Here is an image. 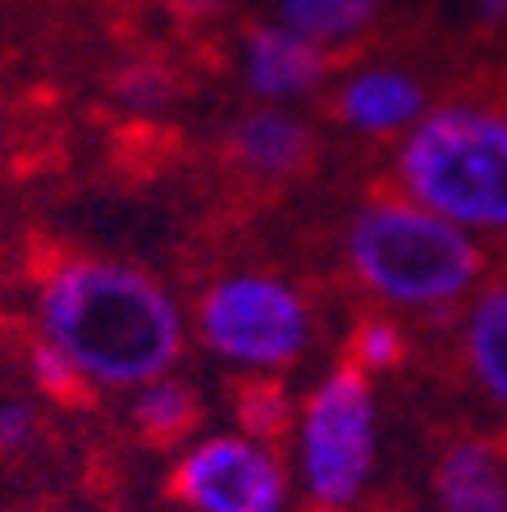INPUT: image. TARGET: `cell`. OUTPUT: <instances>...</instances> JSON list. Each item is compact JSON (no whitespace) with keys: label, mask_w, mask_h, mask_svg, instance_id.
I'll return each mask as SVG.
<instances>
[{"label":"cell","mask_w":507,"mask_h":512,"mask_svg":"<svg viewBox=\"0 0 507 512\" xmlns=\"http://www.w3.org/2000/svg\"><path fill=\"white\" fill-rule=\"evenodd\" d=\"M37 339L74 366L92 394H133L179 366L188 320L151 270L115 256H51L37 270Z\"/></svg>","instance_id":"6da1fadb"},{"label":"cell","mask_w":507,"mask_h":512,"mask_svg":"<svg viewBox=\"0 0 507 512\" xmlns=\"http://www.w3.org/2000/svg\"><path fill=\"white\" fill-rule=\"evenodd\" d=\"M343 261L370 302H380L384 311H416V316L457 307L476 293L485 275L480 238L407 202L402 192L370 197L352 211L343 234Z\"/></svg>","instance_id":"7a4b0ae2"},{"label":"cell","mask_w":507,"mask_h":512,"mask_svg":"<svg viewBox=\"0 0 507 512\" xmlns=\"http://www.w3.org/2000/svg\"><path fill=\"white\" fill-rule=\"evenodd\" d=\"M407 202L466 234H507V115L448 101L402 133L393 160Z\"/></svg>","instance_id":"3957f363"},{"label":"cell","mask_w":507,"mask_h":512,"mask_svg":"<svg viewBox=\"0 0 507 512\" xmlns=\"http://www.w3.org/2000/svg\"><path fill=\"white\" fill-rule=\"evenodd\" d=\"M380 471L375 380L338 362L311 384L293 416V485L311 512H352Z\"/></svg>","instance_id":"277c9868"},{"label":"cell","mask_w":507,"mask_h":512,"mask_svg":"<svg viewBox=\"0 0 507 512\" xmlns=\"http://www.w3.org/2000/svg\"><path fill=\"white\" fill-rule=\"evenodd\" d=\"M192 334L233 375H284L311 352L316 311L293 279L229 270L201 288Z\"/></svg>","instance_id":"5b68a950"},{"label":"cell","mask_w":507,"mask_h":512,"mask_svg":"<svg viewBox=\"0 0 507 512\" xmlns=\"http://www.w3.org/2000/svg\"><path fill=\"white\" fill-rule=\"evenodd\" d=\"M169 499L183 512H293V467L243 430L197 435L169 462Z\"/></svg>","instance_id":"8992f818"},{"label":"cell","mask_w":507,"mask_h":512,"mask_svg":"<svg viewBox=\"0 0 507 512\" xmlns=\"http://www.w3.org/2000/svg\"><path fill=\"white\" fill-rule=\"evenodd\" d=\"M238 60H243V83L252 96H261L265 106H284L297 96L316 92L329 74V51L307 37H297L279 19L247 23L243 42H238Z\"/></svg>","instance_id":"52a82bcc"},{"label":"cell","mask_w":507,"mask_h":512,"mask_svg":"<svg viewBox=\"0 0 507 512\" xmlns=\"http://www.w3.org/2000/svg\"><path fill=\"white\" fill-rule=\"evenodd\" d=\"M338 124H348L352 133L366 138H389V133H407L416 119L425 115V87L416 74L393 69V64H375V69H357L334 96Z\"/></svg>","instance_id":"ba28073f"},{"label":"cell","mask_w":507,"mask_h":512,"mask_svg":"<svg viewBox=\"0 0 507 512\" xmlns=\"http://www.w3.org/2000/svg\"><path fill=\"white\" fill-rule=\"evenodd\" d=\"M224 151L252 179H293V174L307 170L316 138L284 106H261V110H247L243 119H233Z\"/></svg>","instance_id":"9c48e42d"},{"label":"cell","mask_w":507,"mask_h":512,"mask_svg":"<svg viewBox=\"0 0 507 512\" xmlns=\"http://www.w3.org/2000/svg\"><path fill=\"white\" fill-rule=\"evenodd\" d=\"M434 512H507V458L489 439L466 435L430 471Z\"/></svg>","instance_id":"30bf717a"},{"label":"cell","mask_w":507,"mask_h":512,"mask_svg":"<svg viewBox=\"0 0 507 512\" xmlns=\"http://www.w3.org/2000/svg\"><path fill=\"white\" fill-rule=\"evenodd\" d=\"M462 362L485 403L507 412V279L476 288L462 316Z\"/></svg>","instance_id":"8fae6325"},{"label":"cell","mask_w":507,"mask_h":512,"mask_svg":"<svg viewBox=\"0 0 507 512\" xmlns=\"http://www.w3.org/2000/svg\"><path fill=\"white\" fill-rule=\"evenodd\" d=\"M128 426L142 444L156 448H183L188 439H197L201 426V394L197 384L183 380V375H160V380L133 389V403H128Z\"/></svg>","instance_id":"7c38bea8"},{"label":"cell","mask_w":507,"mask_h":512,"mask_svg":"<svg viewBox=\"0 0 507 512\" xmlns=\"http://www.w3.org/2000/svg\"><path fill=\"white\" fill-rule=\"evenodd\" d=\"M375 14H380V0H279L275 19L329 51V46L357 42L375 23Z\"/></svg>","instance_id":"4fadbf2b"},{"label":"cell","mask_w":507,"mask_h":512,"mask_svg":"<svg viewBox=\"0 0 507 512\" xmlns=\"http://www.w3.org/2000/svg\"><path fill=\"white\" fill-rule=\"evenodd\" d=\"M229 412H233V430L265 439V444H279L284 435H293L297 403L288 398L279 375H238L229 389Z\"/></svg>","instance_id":"5bb4252c"},{"label":"cell","mask_w":507,"mask_h":512,"mask_svg":"<svg viewBox=\"0 0 507 512\" xmlns=\"http://www.w3.org/2000/svg\"><path fill=\"white\" fill-rule=\"evenodd\" d=\"M343 362L357 366L370 380H380V375L398 371V366L407 362V334H402V325L393 316H384V311L361 316L348 334V357H343Z\"/></svg>","instance_id":"9a60e30c"},{"label":"cell","mask_w":507,"mask_h":512,"mask_svg":"<svg viewBox=\"0 0 507 512\" xmlns=\"http://www.w3.org/2000/svg\"><path fill=\"white\" fill-rule=\"evenodd\" d=\"M28 375L32 384H37V394L46 398V403H60V407H74V403H92V384L83 380V375L74 371V366L64 362L60 352L51 348V343H32L28 348Z\"/></svg>","instance_id":"2e32d148"},{"label":"cell","mask_w":507,"mask_h":512,"mask_svg":"<svg viewBox=\"0 0 507 512\" xmlns=\"http://www.w3.org/2000/svg\"><path fill=\"white\" fill-rule=\"evenodd\" d=\"M42 435V412L32 407V398H0V458H19L37 444Z\"/></svg>","instance_id":"e0dca14e"},{"label":"cell","mask_w":507,"mask_h":512,"mask_svg":"<svg viewBox=\"0 0 507 512\" xmlns=\"http://www.w3.org/2000/svg\"><path fill=\"white\" fill-rule=\"evenodd\" d=\"M119 96H124L128 106H160V101L169 96L165 69H156V64H138V69H128V74L119 78Z\"/></svg>","instance_id":"ac0fdd59"},{"label":"cell","mask_w":507,"mask_h":512,"mask_svg":"<svg viewBox=\"0 0 507 512\" xmlns=\"http://www.w3.org/2000/svg\"><path fill=\"white\" fill-rule=\"evenodd\" d=\"M160 10L169 14V19L179 23H201V19H215V14L229 5V0H156Z\"/></svg>","instance_id":"d6986e66"},{"label":"cell","mask_w":507,"mask_h":512,"mask_svg":"<svg viewBox=\"0 0 507 512\" xmlns=\"http://www.w3.org/2000/svg\"><path fill=\"white\" fill-rule=\"evenodd\" d=\"M471 14H476L480 28H503L507 23V0H471Z\"/></svg>","instance_id":"ffe728a7"},{"label":"cell","mask_w":507,"mask_h":512,"mask_svg":"<svg viewBox=\"0 0 507 512\" xmlns=\"http://www.w3.org/2000/svg\"><path fill=\"white\" fill-rule=\"evenodd\" d=\"M5 151H10V138H5V128H0V160H5Z\"/></svg>","instance_id":"44dd1931"}]
</instances>
